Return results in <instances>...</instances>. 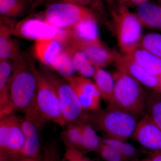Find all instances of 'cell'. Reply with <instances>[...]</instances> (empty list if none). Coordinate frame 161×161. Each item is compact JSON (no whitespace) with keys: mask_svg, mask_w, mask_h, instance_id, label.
<instances>
[{"mask_svg":"<svg viewBox=\"0 0 161 161\" xmlns=\"http://www.w3.org/2000/svg\"><path fill=\"white\" fill-rule=\"evenodd\" d=\"M132 137L150 152L161 150V130L147 113L139 119Z\"/></svg>","mask_w":161,"mask_h":161,"instance_id":"5bb4252c","label":"cell"},{"mask_svg":"<svg viewBox=\"0 0 161 161\" xmlns=\"http://www.w3.org/2000/svg\"><path fill=\"white\" fill-rule=\"evenodd\" d=\"M96 153L106 161H128L116 149L103 141Z\"/></svg>","mask_w":161,"mask_h":161,"instance_id":"f546056e","label":"cell"},{"mask_svg":"<svg viewBox=\"0 0 161 161\" xmlns=\"http://www.w3.org/2000/svg\"><path fill=\"white\" fill-rule=\"evenodd\" d=\"M93 78L94 82L100 92L101 98L108 104L112 98L114 91L115 82L113 75L103 68L95 66V72Z\"/></svg>","mask_w":161,"mask_h":161,"instance_id":"7402d4cb","label":"cell"},{"mask_svg":"<svg viewBox=\"0 0 161 161\" xmlns=\"http://www.w3.org/2000/svg\"><path fill=\"white\" fill-rule=\"evenodd\" d=\"M111 14L119 49L124 54H129L140 47L142 25L126 4L111 7Z\"/></svg>","mask_w":161,"mask_h":161,"instance_id":"277c9868","label":"cell"},{"mask_svg":"<svg viewBox=\"0 0 161 161\" xmlns=\"http://www.w3.org/2000/svg\"><path fill=\"white\" fill-rule=\"evenodd\" d=\"M146 113L161 130V93L150 91L145 102Z\"/></svg>","mask_w":161,"mask_h":161,"instance_id":"cb8c5ba5","label":"cell"},{"mask_svg":"<svg viewBox=\"0 0 161 161\" xmlns=\"http://www.w3.org/2000/svg\"><path fill=\"white\" fill-rule=\"evenodd\" d=\"M23 114L21 116V124L25 136V144L15 160L40 158L43 150L41 132L46 122L36 113L26 112Z\"/></svg>","mask_w":161,"mask_h":161,"instance_id":"9c48e42d","label":"cell"},{"mask_svg":"<svg viewBox=\"0 0 161 161\" xmlns=\"http://www.w3.org/2000/svg\"><path fill=\"white\" fill-rule=\"evenodd\" d=\"M31 5L32 8L36 7L39 4L42 3L44 0H24Z\"/></svg>","mask_w":161,"mask_h":161,"instance_id":"74e56055","label":"cell"},{"mask_svg":"<svg viewBox=\"0 0 161 161\" xmlns=\"http://www.w3.org/2000/svg\"><path fill=\"white\" fill-rule=\"evenodd\" d=\"M66 30L58 29L45 20L27 19L14 24L13 35L28 40H38L58 39L62 42Z\"/></svg>","mask_w":161,"mask_h":161,"instance_id":"30bf717a","label":"cell"},{"mask_svg":"<svg viewBox=\"0 0 161 161\" xmlns=\"http://www.w3.org/2000/svg\"><path fill=\"white\" fill-rule=\"evenodd\" d=\"M107 1L111 5V7L124 5L127 3L126 0H107Z\"/></svg>","mask_w":161,"mask_h":161,"instance_id":"d590c367","label":"cell"},{"mask_svg":"<svg viewBox=\"0 0 161 161\" xmlns=\"http://www.w3.org/2000/svg\"><path fill=\"white\" fill-rule=\"evenodd\" d=\"M140 47L161 58V33L151 32L143 35Z\"/></svg>","mask_w":161,"mask_h":161,"instance_id":"f1b7e54d","label":"cell"},{"mask_svg":"<svg viewBox=\"0 0 161 161\" xmlns=\"http://www.w3.org/2000/svg\"><path fill=\"white\" fill-rule=\"evenodd\" d=\"M9 18L1 16L0 22V60L16 61L22 56L19 46L12 38L14 23Z\"/></svg>","mask_w":161,"mask_h":161,"instance_id":"9a60e30c","label":"cell"},{"mask_svg":"<svg viewBox=\"0 0 161 161\" xmlns=\"http://www.w3.org/2000/svg\"><path fill=\"white\" fill-rule=\"evenodd\" d=\"M103 142L116 149L127 161H135L137 160L139 151L126 141L104 137L103 138Z\"/></svg>","mask_w":161,"mask_h":161,"instance_id":"83f0119b","label":"cell"},{"mask_svg":"<svg viewBox=\"0 0 161 161\" xmlns=\"http://www.w3.org/2000/svg\"><path fill=\"white\" fill-rule=\"evenodd\" d=\"M60 150L56 140L49 142L43 147L41 161H61Z\"/></svg>","mask_w":161,"mask_h":161,"instance_id":"4dcf8cb0","label":"cell"},{"mask_svg":"<svg viewBox=\"0 0 161 161\" xmlns=\"http://www.w3.org/2000/svg\"><path fill=\"white\" fill-rule=\"evenodd\" d=\"M60 137L65 147H72L84 153L80 125L74 123L67 124L61 132Z\"/></svg>","mask_w":161,"mask_h":161,"instance_id":"603a6c76","label":"cell"},{"mask_svg":"<svg viewBox=\"0 0 161 161\" xmlns=\"http://www.w3.org/2000/svg\"><path fill=\"white\" fill-rule=\"evenodd\" d=\"M136 14L143 26L161 32V5L142 4L137 6Z\"/></svg>","mask_w":161,"mask_h":161,"instance_id":"ac0fdd59","label":"cell"},{"mask_svg":"<svg viewBox=\"0 0 161 161\" xmlns=\"http://www.w3.org/2000/svg\"><path fill=\"white\" fill-rule=\"evenodd\" d=\"M64 48L71 57L75 71L78 72L80 76L82 77L87 78L93 77L95 72V66L83 52L71 46H64Z\"/></svg>","mask_w":161,"mask_h":161,"instance_id":"44dd1931","label":"cell"},{"mask_svg":"<svg viewBox=\"0 0 161 161\" xmlns=\"http://www.w3.org/2000/svg\"><path fill=\"white\" fill-rule=\"evenodd\" d=\"M61 161H92L85 154L70 147H65V151Z\"/></svg>","mask_w":161,"mask_h":161,"instance_id":"1f68e13d","label":"cell"},{"mask_svg":"<svg viewBox=\"0 0 161 161\" xmlns=\"http://www.w3.org/2000/svg\"><path fill=\"white\" fill-rule=\"evenodd\" d=\"M61 2H65V3H72V4H76V5H79V6H85L91 5V0H61Z\"/></svg>","mask_w":161,"mask_h":161,"instance_id":"e575fe53","label":"cell"},{"mask_svg":"<svg viewBox=\"0 0 161 161\" xmlns=\"http://www.w3.org/2000/svg\"><path fill=\"white\" fill-rule=\"evenodd\" d=\"M83 138V152H96L102 143L103 138L99 137L95 130L88 123L80 125Z\"/></svg>","mask_w":161,"mask_h":161,"instance_id":"4316f807","label":"cell"},{"mask_svg":"<svg viewBox=\"0 0 161 161\" xmlns=\"http://www.w3.org/2000/svg\"><path fill=\"white\" fill-rule=\"evenodd\" d=\"M12 161H41V156L37 158H21Z\"/></svg>","mask_w":161,"mask_h":161,"instance_id":"f35d334b","label":"cell"},{"mask_svg":"<svg viewBox=\"0 0 161 161\" xmlns=\"http://www.w3.org/2000/svg\"><path fill=\"white\" fill-rule=\"evenodd\" d=\"M9 82V95L14 112H24L35 107L37 81L30 58L22 54L13 62Z\"/></svg>","mask_w":161,"mask_h":161,"instance_id":"6da1fadb","label":"cell"},{"mask_svg":"<svg viewBox=\"0 0 161 161\" xmlns=\"http://www.w3.org/2000/svg\"><path fill=\"white\" fill-rule=\"evenodd\" d=\"M67 32L64 46H71L83 52L95 66L103 68L112 62H115L118 53L108 47L101 40L82 42L71 36L68 30Z\"/></svg>","mask_w":161,"mask_h":161,"instance_id":"8fae6325","label":"cell"},{"mask_svg":"<svg viewBox=\"0 0 161 161\" xmlns=\"http://www.w3.org/2000/svg\"><path fill=\"white\" fill-rule=\"evenodd\" d=\"M138 161H161V150L149 152L146 157Z\"/></svg>","mask_w":161,"mask_h":161,"instance_id":"d6a6232c","label":"cell"},{"mask_svg":"<svg viewBox=\"0 0 161 161\" xmlns=\"http://www.w3.org/2000/svg\"><path fill=\"white\" fill-rule=\"evenodd\" d=\"M68 31L71 36L82 42H96L100 40L95 16L85 19L73 29Z\"/></svg>","mask_w":161,"mask_h":161,"instance_id":"d6986e66","label":"cell"},{"mask_svg":"<svg viewBox=\"0 0 161 161\" xmlns=\"http://www.w3.org/2000/svg\"><path fill=\"white\" fill-rule=\"evenodd\" d=\"M115 63L118 70L130 75L150 91L160 93L159 77L148 72L127 55L118 53Z\"/></svg>","mask_w":161,"mask_h":161,"instance_id":"4fadbf2b","label":"cell"},{"mask_svg":"<svg viewBox=\"0 0 161 161\" xmlns=\"http://www.w3.org/2000/svg\"><path fill=\"white\" fill-rule=\"evenodd\" d=\"M41 71L46 76L57 91L61 106L64 118L67 125L88 123V112L80 105L74 90L61 76L45 66L40 67Z\"/></svg>","mask_w":161,"mask_h":161,"instance_id":"8992f818","label":"cell"},{"mask_svg":"<svg viewBox=\"0 0 161 161\" xmlns=\"http://www.w3.org/2000/svg\"><path fill=\"white\" fill-rule=\"evenodd\" d=\"M64 79L74 90L83 110L92 112L101 108V96L95 82L80 75Z\"/></svg>","mask_w":161,"mask_h":161,"instance_id":"7c38bea8","label":"cell"},{"mask_svg":"<svg viewBox=\"0 0 161 161\" xmlns=\"http://www.w3.org/2000/svg\"><path fill=\"white\" fill-rule=\"evenodd\" d=\"M160 78V90L161 92V75L160 76H159Z\"/></svg>","mask_w":161,"mask_h":161,"instance_id":"ab89813d","label":"cell"},{"mask_svg":"<svg viewBox=\"0 0 161 161\" xmlns=\"http://www.w3.org/2000/svg\"><path fill=\"white\" fill-rule=\"evenodd\" d=\"M29 6L31 5L24 0H0L1 16L7 18L19 16Z\"/></svg>","mask_w":161,"mask_h":161,"instance_id":"484cf974","label":"cell"},{"mask_svg":"<svg viewBox=\"0 0 161 161\" xmlns=\"http://www.w3.org/2000/svg\"><path fill=\"white\" fill-rule=\"evenodd\" d=\"M150 0H126L127 3H129L136 6H139L142 4L149 3Z\"/></svg>","mask_w":161,"mask_h":161,"instance_id":"8d00e7d4","label":"cell"},{"mask_svg":"<svg viewBox=\"0 0 161 161\" xmlns=\"http://www.w3.org/2000/svg\"><path fill=\"white\" fill-rule=\"evenodd\" d=\"M114 91L108 106L131 112L139 116L146 113L147 94L142 86L134 78L117 70L113 74Z\"/></svg>","mask_w":161,"mask_h":161,"instance_id":"3957f363","label":"cell"},{"mask_svg":"<svg viewBox=\"0 0 161 161\" xmlns=\"http://www.w3.org/2000/svg\"><path fill=\"white\" fill-rule=\"evenodd\" d=\"M126 55L148 72L158 77L161 76V58L140 47Z\"/></svg>","mask_w":161,"mask_h":161,"instance_id":"ffe728a7","label":"cell"},{"mask_svg":"<svg viewBox=\"0 0 161 161\" xmlns=\"http://www.w3.org/2000/svg\"><path fill=\"white\" fill-rule=\"evenodd\" d=\"M37 81V91L35 110L46 123L51 122L64 129L67 124L64 118L58 93L46 76L32 61Z\"/></svg>","mask_w":161,"mask_h":161,"instance_id":"5b68a950","label":"cell"},{"mask_svg":"<svg viewBox=\"0 0 161 161\" xmlns=\"http://www.w3.org/2000/svg\"><path fill=\"white\" fill-rule=\"evenodd\" d=\"M49 67L64 78L73 76L75 72L71 57L64 48L52 62Z\"/></svg>","mask_w":161,"mask_h":161,"instance_id":"d4e9b609","label":"cell"},{"mask_svg":"<svg viewBox=\"0 0 161 161\" xmlns=\"http://www.w3.org/2000/svg\"><path fill=\"white\" fill-rule=\"evenodd\" d=\"M140 116L108 106L105 109L88 112V123L105 137L126 141L132 137Z\"/></svg>","mask_w":161,"mask_h":161,"instance_id":"7a4b0ae2","label":"cell"},{"mask_svg":"<svg viewBox=\"0 0 161 161\" xmlns=\"http://www.w3.org/2000/svg\"><path fill=\"white\" fill-rule=\"evenodd\" d=\"M21 116L15 114L0 119V161H12L25 144Z\"/></svg>","mask_w":161,"mask_h":161,"instance_id":"52a82bcc","label":"cell"},{"mask_svg":"<svg viewBox=\"0 0 161 161\" xmlns=\"http://www.w3.org/2000/svg\"><path fill=\"white\" fill-rule=\"evenodd\" d=\"M64 48V46L60 40L52 39L35 41L33 51L36 58L41 63L50 66Z\"/></svg>","mask_w":161,"mask_h":161,"instance_id":"e0dca14e","label":"cell"},{"mask_svg":"<svg viewBox=\"0 0 161 161\" xmlns=\"http://www.w3.org/2000/svg\"><path fill=\"white\" fill-rule=\"evenodd\" d=\"M159 4L161 5V0H159Z\"/></svg>","mask_w":161,"mask_h":161,"instance_id":"60d3db41","label":"cell"},{"mask_svg":"<svg viewBox=\"0 0 161 161\" xmlns=\"http://www.w3.org/2000/svg\"><path fill=\"white\" fill-rule=\"evenodd\" d=\"M13 68L12 61L0 60V119L14 113L9 95V82Z\"/></svg>","mask_w":161,"mask_h":161,"instance_id":"2e32d148","label":"cell"},{"mask_svg":"<svg viewBox=\"0 0 161 161\" xmlns=\"http://www.w3.org/2000/svg\"><path fill=\"white\" fill-rule=\"evenodd\" d=\"M94 16L92 10L86 7L61 2L47 7L44 20L58 29L69 30L85 19Z\"/></svg>","mask_w":161,"mask_h":161,"instance_id":"ba28073f","label":"cell"},{"mask_svg":"<svg viewBox=\"0 0 161 161\" xmlns=\"http://www.w3.org/2000/svg\"><path fill=\"white\" fill-rule=\"evenodd\" d=\"M91 2L92 7L101 14H103L104 7L103 0H91Z\"/></svg>","mask_w":161,"mask_h":161,"instance_id":"836d02e7","label":"cell"}]
</instances>
